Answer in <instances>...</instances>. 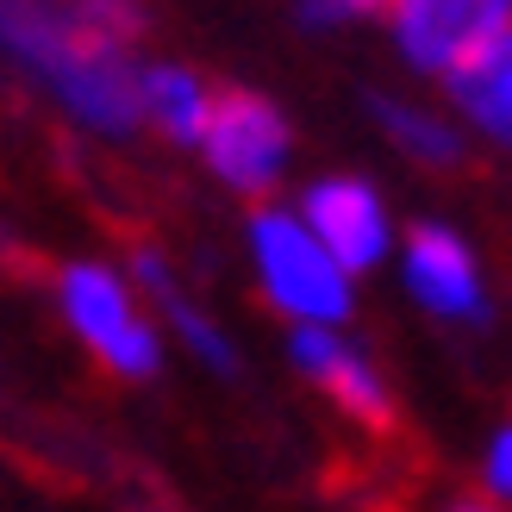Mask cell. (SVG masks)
<instances>
[{"instance_id": "2", "label": "cell", "mask_w": 512, "mask_h": 512, "mask_svg": "<svg viewBox=\"0 0 512 512\" xmlns=\"http://www.w3.org/2000/svg\"><path fill=\"white\" fill-rule=\"evenodd\" d=\"M250 263L269 306L288 325H338L356 306V275L331 256L294 207H256L250 213Z\"/></svg>"}, {"instance_id": "1", "label": "cell", "mask_w": 512, "mask_h": 512, "mask_svg": "<svg viewBox=\"0 0 512 512\" xmlns=\"http://www.w3.org/2000/svg\"><path fill=\"white\" fill-rule=\"evenodd\" d=\"M144 25V0H0V44L107 138L150 125L138 63Z\"/></svg>"}, {"instance_id": "6", "label": "cell", "mask_w": 512, "mask_h": 512, "mask_svg": "<svg viewBox=\"0 0 512 512\" xmlns=\"http://www.w3.org/2000/svg\"><path fill=\"white\" fill-rule=\"evenodd\" d=\"M63 313L113 375H132V381L157 375L163 344H157V331H150V319L138 313L132 288H125L107 263H69L63 269Z\"/></svg>"}, {"instance_id": "13", "label": "cell", "mask_w": 512, "mask_h": 512, "mask_svg": "<svg viewBox=\"0 0 512 512\" xmlns=\"http://www.w3.org/2000/svg\"><path fill=\"white\" fill-rule=\"evenodd\" d=\"M481 494L500 500L512 512V419L488 431V444H481Z\"/></svg>"}, {"instance_id": "8", "label": "cell", "mask_w": 512, "mask_h": 512, "mask_svg": "<svg viewBox=\"0 0 512 512\" xmlns=\"http://www.w3.org/2000/svg\"><path fill=\"white\" fill-rule=\"evenodd\" d=\"M288 363L356 425H369V431L394 425V388L369 363V350H356L338 325H294L288 331Z\"/></svg>"}, {"instance_id": "10", "label": "cell", "mask_w": 512, "mask_h": 512, "mask_svg": "<svg viewBox=\"0 0 512 512\" xmlns=\"http://www.w3.org/2000/svg\"><path fill=\"white\" fill-rule=\"evenodd\" d=\"M438 94H444V107L469 125V138L512 157V32L494 38L481 57H469Z\"/></svg>"}, {"instance_id": "7", "label": "cell", "mask_w": 512, "mask_h": 512, "mask_svg": "<svg viewBox=\"0 0 512 512\" xmlns=\"http://www.w3.org/2000/svg\"><path fill=\"white\" fill-rule=\"evenodd\" d=\"M294 213L306 219V232L338 256L350 275H369L400 250L388 200H381V188L363 182V175H319V182H306Z\"/></svg>"}, {"instance_id": "3", "label": "cell", "mask_w": 512, "mask_h": 512, "mask_svg": "<svg viewBox=\"0 0 512 512\" xmlns=\"http://www.w3.org/2000/svg\"><path fill=\"white\" fill-rule=\"evenodd\" d=\"M394 269H400L406 300H413L425 319L456 325V331H488L494 325L488 269H481L475 244L456 232V225H438V219L406 225L400 250H394Z\"/></svg>"}, {"instance_id": "14", "label": "cell", "mask_w": 512, "mask_h": 512, "mask_svg": "<svg viewBox=\"0 0 512 512\" xmlns=\"http://www.w3.org/2000/svg\"><path fill=\"white\" fill-rule=\"evenodd\" d=\"M344 19H388L394 13V0H331Z\"/></svg>"}, {"instance_id": "9", "label": "cell", "mask_w": 512, "mask_h": 512, "mask_svg": "<svg viewBox=\"0 0 512 512\" xmlns=\"http://www.w3.org/2000/svg\"><path fill=\"white\" fill-rule=\"evenodd\" d=\"M369 113L406 163L431 175H450L469 163V125L456 119L444 100H413V94H369Z\"/></svg>"}, {"instance_id": "11", "label": "cell", "mask_w": 512, "mask_h": 512, "mask_svg": "<svg viewBox=\"0 0 512 512\" xmlns=\"http://www.w3.org/2000/svg\"><path fill=\"white\" fill-rule=\"evenodd\" d=\"M213 94L194 69L182 63H144V119L157 125L169 144H200L213 119Z\"/></svg>"}, {"instance_id": "12", "label": "cell", "mask_w": 512, "mask_h": 512, "mask_svg": "<svg viewBox=\"0 0 512 512\" xmlns=\"http://www.w3.org/2000/svg\"><path fill=\"white\" fill-rule=\"evenodd\" d=\"M138 281H144V288L150 294H157V306H163V313H169V325H175V338H182L194 356H200V363H207V369H219V375H232L238 369V356H232V338H225V331L207 319V313H200V306L182 294V288H175V281H169V269H163V256H150V250H138Z\"/></svg>"}, {"instance_id": "4", "label": "cell", "mask_w": 512, "mask_h": 512, "mask_svg": "<svg viewBox=\"0 0 512 512\" xmlns=\"http://www.w3.org/2000/svg\"><path fill=\"white\" fill-rule=\"evenodd\" d=\"M200 157H207V169L232 194L263 200V194L281 188V175H288L294 125H288V113H281L269 94H256V88H219L213 94L207 138H200Z\"/></svg>"}, {"instance_id": "15", "label": "cell", "mask_w": 512, "mask_h": 512, "mask_svg": "<svg viewBox=\"0 0 512 512\" xmlns=\"http://www.w3.org/2000/svg\"><path fill=\"white\" fill-rule=\"evenodd\" d=\"M444 512H506V506L488 494H456V500H444Z\"/></svg>"}, {"instance_id": "5", "label": "cell", "mask_w": 512, "mask_h": 512, "mask_svg": "<svg viewBox=\"0 0 512 512\" xmlns=\"http://www.w3.org/2000/svg\"><path fill=\"white\" fill-rule=\"evenodd\" d=\"M506 32H512V0H394L388 13L400 63L438 88Z\"/></svg>"}]
</instances>
